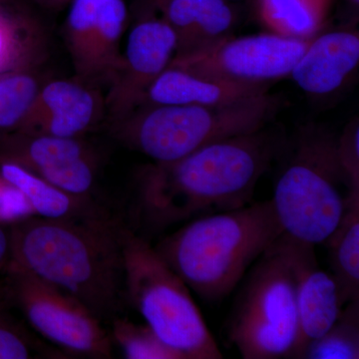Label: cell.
I'll return each mask as SVG.
<instances>
[{
    "instance_id": "6da1fadb",
    "label": "cell",
    "mask_w": 359,
    "mask_h": 359,
    "mask_svg": "<svg viewBox=\"0 0 359 359\" xmlns=\"http://www.w3.org/2000/svg\"><path fill=\"white\" fill-rule=\"evenodd\" d=\"M287 138L266 126L215 142L171 163L142 168L135 180L132 229L147 238L170 226L252 202L257 182Z\"/></svg>"
},
{
    "instance_id": "7a4b0ae2",
    "label": "cell",
    "mask_w": 359,
    "mask_h": 359,
    "mask_svg": "<svg viewBox=\"0 0 359 359\" xmlns=\"http://www.w3.org/2000/svg\"><path fill=\"white\" fill-rule=\"evenodd\" d=\"M123 224L110 215L82 219L28 217L9 226L8 266L39 276L83 304L104 325L111 323L127 304Z\"/></svg>"
},
{
    "instance_id": "3957f363",
    "label": "cell",
    "mask_w": 359,
    "mask_h": 359,
    "mask_svg": "<svg viewBox=\"0 0 359 359\" xmlns=\"http://www.w3.org/2000/svg\"><path fill=\"white\" fill-rule=\"evenodd\" d=\"M271 200L187 222L154 245L198 297L222 301L282 235Z\"/></svg>"
},
{
    "instance_id": "277c9868",
    "label": "cell",
    "mask_w": 359,
    "mask_h": 359,
    "mask_svg": "<svg viewBox=\"0 0 359 359\" xmlns=\"http://www.w3.org/2000/svg\"><path fill=\"white\" fill-rule=\"evenodd\" d=\"M271 199L283 233L309 245L323 244L339 226L351 192L339 155L337 136L318 125L287 139Z\"/></svg>"
},
{
    "instance_id": "5b68a950",
    "label": "cell",
    "mask_w": 359,
    "mask_h": 359,
    "mask_svg": "<svg viewBox=\"0 0 359 359\" xmlns=\"http://www.w3.org/2000/svg\"><path fill=\"white\" fill-rule=\"evenodd\" d=\"M280 106L282 99L268 92L219 106L143 104L109 130L116 140L155 163H171L215 142L269 126Z\"/></svg>"
},
{
    "instance_id": "8992f818",
    "label": "cell",
    "mask_w": 359,
    "mask_h": 359,
    "mask_svg": "<svg viewBox=\"0 0 359 359\" xmlns=\"http://www.w3.org/2000/svg\"><path fill=\"white\" fill-rule=\"evenodd\" d=\"M121 238L127 304L183 359L223 358L191 290L154 245L126 224Z\"/></svg>"
},
{
    "instance_id": "52a82bcc",
    "label": "cell",
    "mask_w": 359,
    "mask_h": 359,
    "mask_svg": "<svg viewBox=\"0 0 359 359\" xmlns=\"http://www.w3.org/2000/svg\"><path fill=\"white\" fill-rule=\"evenodd\" d=\"M241 283L226 325L229 341L244 359L292 358L299 318L292 238L282 233Z\"/></svg>"
},
{
    "instance_id": "ba28073f",
    "label": "cell",
    "mask_w": 359,
    "mask_h": 359,
    "mask_svg": "<svg viewBox=\"0 0 359 359\" xmlns=\"http://www.w3.org/2000/svg\"><path fill=\"white\" fill-rule=\"evenodd\" d=\"M2 275L0 283L6 299L44 339L65 354L112 358L110 332L83 304L18 266H7Z\"/></svg>"
},
{
    "instance_id": "9c48e42d",
    "label": "cell",
    "mask_w": 359,
    "mask_h": 359,
    "mask_svg": "<svg viewBox=\"0 0 359 359\" xmlns=\"http://www.w3.org/2000/svg\"><path fill=\"white\" fill-rule=\"evenodd\" d=\"M311 39L276 32L231 36L208 50L174 57L169 66L231 83L269 87L290 76Z\"/></svg>"
},
{
    "instance_id": "30bf717a",
    "label": "cell",
    "mask_w": 359,
    "mask_h": 359,
    "mask_svg": "<svg viewBox=\"0 0 359 359\" xmlns=\"http://www.w3.org/2000/svg\"><path fill=\"white\" fill-rule=\"evenodd\" d=\"M128 20L125 0H73L63 39L75 76L96 88H108L122 63L120 48Z\"/></svg>"
},
{
    "instance_id": "8fae6325",
    "label": "cell",
    "mask_w": 359,
    "mask_h": 359,
    "mask_svg": "<svg viewBox=\"0 0 359 359\" xmlns=\"http://www.w3.org/2000/svg\"><path fill=\"white\" fill-rule=\"evenodd\" d=\"M0 161L20 165L71 195L94 198L100 157L82 138L14 132L0 137Z\"/></svg>"
},
{
    "instance_id": "7c38bea8",
    "label": "cell",
    "mask_w": 359,
    "mask_h": 359,
    "mask_svg": "<svg viewBox=\"0 0 359 359\" xmlns=\"http://www.w3.org/2000/svg\"><path fill=\"white\" fill-rule=\"evenodd\" d=\"M176 53V37L163 18H142L132 27L122 63L105 95L108 124L121 121L140 107L153 82Z\"/></svg>"
},
{
    "instance_id": "4fadbf2b",
    "label": "cell",
    "mask_w": 359,
    "mask_h": 359,
    "mask_svg": "<svg viewBox=\"0 0 359 359\" xmlns=\"http://www.w3.org/2000/svg\"><path fill=\"white\" fill-rule=\"evenodd\" d=\"M107 120L102 89L72 79L44 80L18 132L82 138Z\"/></svg>"
},
{
    "instance_id": "5bb4252c",
    "label": "cell",
    "mask_w": 359,
    "mask_h": 359,
    "mask_svg": "<svg viewBox=\"0 0 359 359\" xmlns=\"http://www.w3.org/2000/svg\"><path fill=\"white\" fill-rule=\"evenodd\" d=\"M358 65V32L335 30L314 35L290 76L309 98L323 100L346 88Z\"/></svg>"
},
{
    "instance_id": "9a60e30c",
    "label": "cell",
    "mask_w": 359,
    "mask_h": 359,
    "mask_svg": "<svg viewBox=\"0 0 359 359\" xmlns=\"http://www.w3.org/2000/svg\"><path fill=\"white\" fill-rule=\"evenodd\" d=\"M292 245L299 318V337L292 358L301 359L306 347L332 327L344 306L334 278L318 263L316 245L294 238Z\"/></svg>"
},
{
    "instance_id": "2e32d148",
    "label": "cell",
    "mask_w": 359,
    "mask_h": 359,
    "mask_svg": "<svg viewBox=\"0 0 359 359\" xmlns=\"http://www.w3.org/2000/svg\"><path fill=\"white\" fill-rule=\"evenodd\" d=\"M158 7L176 37L174 57L200 53L233 36L237 16L226 0H163Z\"/></svg>"
},
{
    "instance_id": "e0dca14e",
    "label": "cell",
    "mask_w": 359,
    "mask_h": 359,
    "mask_svg": "<svg viewBox=\"0 0 359 359\" xmlns=\"http://www.w3.org/2000/svg\"><path fill=\"white\" fill-rule=\"evenodd\" d=\"M50 40L39 13L26 0H0V76L39 70L49 57Z\"/></svg>"
},
{
    "instance_id": "ac0fdd59",
    "label": "cell",
    "mask_w": 359,
    "mask_h": 359,
    "mask_svg": "<svg viewBox=\"0 0 359 359\" xmlns=\"http://www.w3.org/2000/svg\"><path fill=\"white\" fill-rule=\"evenodd\" d=\"M268 89V86L261 85L231 83L199 76L181 68L168 66L148 89L143 104L226 105L266 93Z\"/></svg>"
},
{
    "instance_id": "d6986e66",
    "label": "cell",
    "mask_w": 359,
    "mask_h": 359,
    "mask_svg": "<svg viewBox=\"0 0 359 359\" xmlns=\"http://www.w3.org/2000/svg\"><path fill=\"white\" fill-rule=\"evenodd\" d=\"M0 176L25 196L34 216L50 219H82L110 215L94 198L71 195L14 163L0 161Z\"/></svg>"
},
{
    "instance_id": "ffe728a7",
    "label": "cell",
    "mask_w": 359,
    "mask_h": 359,
    "mask_svg": "<svg viewBox=\"0 0 359 359\" xmlns=\"http://www.w3.org/2000/svg\"><path fill=\"white\" fill-rule=\"evenodd\" d=\"M323 244L342 306L359 301V196L348 198L341 221Z\"/></svg>"
},
{
    "instance_id": "44dd1931",
    "label": "cell",
    "mask_w": 359,
    "mask_h": 359,
    "mask_svg": "<svg viewBox=\"0 0 359 359\" xmlns=\"http://www.w3.org/2000/svg\"><path fill=\"white\" fill-rule=\"evenodd\" d=\"M44 80L40 69L13 71L0 76V137L20 129Z\"/></svg>"
},
{
    "instance_id": "7402d4cb",
    "label": "cell",
    "mask_w": 359,
    "mask_h": 359,
    "mask_svg": "<svg viewBox=\"0 0 359 359\" xmlns=\"http://www.w3.org/2000/svg\"><path fill=\"white\" fill-rule=\"evenodd\" d=\"M359 358V301L348 302L325 334L313 340L301 359Z\"/></svg>"
},
{
    "instance_id": "603a6c76",
    "label": "cell",
    "mask_w": 359,
    "mask_h": 359,
    "mask_svg": "<svg viewBox=\"0 0 359 359\" xmlns=\"http://www.w3.org/2000/svg\"><path fill=\"white\" fill-rule=\"evenodd\" d=\"M113 344L120 347L128 359H183L167 346L147 325H137L127 318L117 316L111 321Z\"/></svg>"
},
{
    "instance_id": "cb8c5ba5",
    "label": "cell",
    "mask_w": 359,
    "mask_h": 359,
    "mask_svg": "<svg viewBox=\"0 0 359 359\" xmlns=\"http://www.w3.org/2000/svg\"><path fill=\"white\" fill-rule=\"evenodd\" d=\"M11 302L6 299L0 283V359H28L56 358L62 354L53 353L34 339L25 325L11 313Z\"/></svg>"
},
{
    "instance_id": "d4e9b609",
    "label": "cell",
    "mask_w": 359,
    "mask_h": 359,
    "mask_svg": "<svg viewBox=\"0 0 359 359\" xmlns=\"http://www.w3.org/2000/svg\"><path fill=\"white\" fill-rule=\"evenodd\" d=\"M263 6L278 34L311 39L318 33V18L308 0H263Z\"/></svg>"
},
{
    "instance_id": "484cf974",
    "label": "cell",
    "mask_w": 359,
    "mask_h": 359,
    "mask_svg": "<svg viewBox=\"0 0 359 359\" xmlns=\"http://www.w3.org/2000/svg\"><path fill=\"white\" fill-rule=\"evenodd\" d=\"M337 155L346 173L351 192L359 194V123L354 119L337 136Z\"/></svg>"
},
{
    "instance_id": "4316f807",
    "label": "cell",
    "mask_w": 359,
    "mask_h": 359,
    "mask_svg": "<svg viewBox=\"0 0 359 359\" xmlns=\"http://www.w3.org/2000/svg\"><path fill=\"white\" fill-rule=\"evenodd\" d=\"M32 216L34 214L25 196L0 176V224L11 226Z\"/></svg>"
},
{
    "instance_id": "83f0119b",
    "label": "cell",
    "mask_w": 359,
    "mask_h": 359,
    "mask_svg": "<svg viewBox=\"0 0 359 359\" xmlns=\"http://www.w3.org/2000/svg\"><path fill=\"white\" fill-rule=\"evenodd\" d=\"M11 245L9 226L0 224V276L11 262Z\"/></svg>"
},
{
    "instance_id": "f1b7e54d",
    "label": "cell",
    "mask_w": 359,
    "mask_h": 359,
    "mask_svg": "<svg viewBox=\"0 0 359 359\" xmlns=\"http://www.w3.org/2000/svg\"><path fill=\"white\" fill-rule=\"evenodd\" d=\"M32 1L50 11H60L66 6H70L73 0H32Z\"/></svg>"
},
{
    "instance_id": "f546056e",
    "label": "cell",
    "mask_w": 359,
    "mask_h": 359,
    "mask_svg": "<svg viewBox=\"0 0 359 359\" xmlns=\"http://www.w3.org/2000/svg\"><path fill=\"white\" fill-rule=\"evenodd\" d=\"M162 1H163V0H154V4H155V6H158Z\"/></svg>"
},
{
    "instance_id": "4dcf8cb0",
    "label": "cell",
    "mask_w": 359,
    "mask_h": 359,
    "mask_svg": "<svg viewBox=\"0 0 359 359\" xmlns=\"http://www.w3.org/2000/svg\"><path fill=\"white\" fill-rule=\"evenodd\" d=\"M353 2H355V4H358V0H353Z\"/></svg>"
}]
</instances>
